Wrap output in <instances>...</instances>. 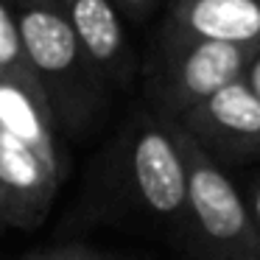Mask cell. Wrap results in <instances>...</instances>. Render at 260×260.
Masks as SVG:
<instances>
[{"label":"cell","instance_id":"14","mask_svg":"<svg viewBox=\"0 0 260 260\" xmlns=\"http://www.w3.org/2000/svg\"><path fill=\"white\" fill-rule=\"evenodd\" d=\"M243 84L249 87V92H252L254 98L260 101V48L254 51V56H252V62L246 64V70H243Z\"/></svg>","mask_w":260,"mask_h":260},{"label":"cell","instance_id":"3","mask_svg":"<svg viewBox=\"0 0 260 260\" xmlns=\"http://www.w3.org/2000/svg\"><path fill=\"white\" fill-rule=\"evenodd\" d=\"M254 51L257 48L190 40L157 28L140 64L146 109L165 123H176L182 115L241 79Z\"/></svg>","mask_w":260,"mask_h":260},{"label":"cell","instance_id":"2","mask_svg":"<svg viewBox=\"0 0 260 260\" xmlns=\"http://www.w3.org/2000/svg\"><path fill=\"white\" fill-rule=\"evenodd\" d=\"M25 48V62L53 115L59 132L70 137L95 129L112 90L81 51L68 20L51 6L14 9Z\"/></svg>","mask_w":260,"mask_h":260},{"label":"cell","instance_id":"7","mask_svg":"<svg viewBox=\"0 0 260 260\" xmlns=\"http://www.w3.org/2000/svg\"><path fill=\"white\" fill-rule=\"evenodd\" d=\"M59 179L31 148L0 132V230H31L48 215Z\"/></svg>","mask_w":260,"mask_h":260},{"label":"cell","instance_id":"11","mask_svg":"<svg viewBox=\"0 0 260 260\" xmlns=\"http://www.w3.org/2000/svg\"><path fill=\"white\" fill-rule=\"evenodd\" d=\"M20 260H112L109 254L98 252L84 243H59V246H45L23 254Z\"/></svg>","mask_w":260,"mask_h":260},{"label":"cell","instance_id":"15","mask_svg":"<svg viewBox=\"0 0 260 260\" xmlns=\"http://www.w3.org/2000/svg\"><path fill=\"white\" fill-rule=\"evenodd\" d=\"M56 0H14V9H28V6H51Z\"/></svg>","mask_w":260,"mask_h":260},{"label":"cell","instance_id":"8","mask_svg":"<svg viewBox=\"0 0 260 260\" xmlns=\"http://www.w3.org/2000/svg\"><path fill=\"white\" fill-rule=\"evenodd\" d=\"M159 28L190 40L260 48V0H174Z\"/></svg>","mask_w":260,"mask_h":260},{"label":"cell","instance_id":"13","mask_svg":"<svg viewBox=\"0 0 260 260\" xmlns=\"http://www.w3.org/2000/svg\"><path fill=\"white\" fill-rule=\"evenodd\" d=\"M246 207H249V218H252L254 238H257V246H260V174L254 176L252 187L246 193Z\"/></svg>","mask_w":260,"mask_h":260},{"label":"cell","instance_id":"10","mask_svg":"<svg viewBox=\"0 0 260 260\" xmlns=\"http://www.w3.org/2000/svg\"><path fill=\"white\" fill-rule=\"evenodd\" d=\"M0 79H34L25 62L17 12L9 0H0Z\"/></svg>","mask_w":260,"mask_h":260},{"label":"cell","instance_id":"12","mask_svg":"<svg viewBox=\"0 0 260 260\" xmlns=\"http://www.w3.org/2000/svg\"><path fill=\"white\" fill-rule=\"evenodd\" d=\"M112 3L118 6L120 17L132 23H146L159 6V0H112Z\"/></svg>","mask_w":260,"mask_h":260},{"label":"cell","instance_id":"5","mask_svg":"<svg viewBox=\"0 0 260 260\" xmlns=\"http://www.w3.org/2000/svg\"><path fill=\"white\" fill-rule=\"evenodd\" d=\"M174 126L221 165L260 159V101L243 79L210 95Z\"/></svg>","mask_w":260,"mask_h":260},{"label":"cell","instance_id":"1","mask_svg":"<svg viewBox=\"0 0 260 260\" xmlns=\"http://www.w3.org/2000/svg\"><path fill=\"white\" fill-rule=\"evenodd\" d=\"M104 199L112 202L109 221H135L179 232L185 221L187 174L179 132L146 107L132 115L101 159Z\"/></svg>","mask_w":260,"mask_h":260},{"label":"cell","instance_id":"4","mask_svg":"<svg viewBox=\"0 0 260 260\" xmlns=\"http://www.w3.org/2000/svg\"><path fill=\"white\" fill-rule=\"evenodd\" d=\"M179 146L187 174L179 243L193 260H260V246L241 187L232 182L224 165L182 132Z\"/></svg>","mask_w":260,"mask_h":260},{"label":"cell","instance_id":"6","mask_svg":"<svg viewBox=\"0 0 260 260\" xmlns=\"http://www.w3.org/2000/svg\"><path fill=\"white\" fill-rule=\"evenodd\" d=\"M56 9L109 90H126L140 64L118 6L112 0H56Z\"/></svg>","mask_w":260,"mask_h":260},{"label":"cell","instance_id":"9","mask_svg":"<svg viewBox=\"0 0 260 260\" xmlns=\"http://www.w3.org/2000/svg\"><path fill=\"white\" fill-rule=\"evenodd\" d=\"M0 132L31 148L59 179L64 176L59 129L34 79H0Z\"/></svg>","mask_w":260,"mask_h":260}]
</instances>
